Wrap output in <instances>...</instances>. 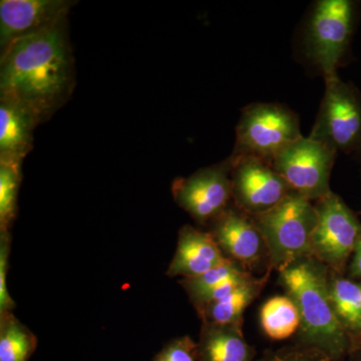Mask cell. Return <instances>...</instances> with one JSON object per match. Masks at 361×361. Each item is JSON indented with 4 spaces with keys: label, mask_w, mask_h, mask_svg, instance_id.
I'll return each instance as SVG.
<instances>
[{
    "label": "cell",
    "mask_w": 361,
    "mask_h": 361,
    "mask_svg": "<svg viewBox=\"0 0 361 361\" xmlns=\"http://www.w3.org/2000/svg\"><path fill=\"white\" fill-rule=\"evenodd\" d=\"M75 85L68 18L16 40L1 52L0 97L25 106L39 123L65 106Z\"/></svg>",
    "instance_id": "6da1fadb"
},
{
    "label": "cell",
    "mask_w": 361,
    "mask_h": 361,
    "mask_svg": "<svg viewBox=\"0 0 361 361\" xmlns=\"http://www.w3.org/2000/svg\"><path fill=\"white\" fill-rule=\"evenodd\" d=\"M329 270L313 257L299 259L279 271V282L300 313L302 345L314 348L329 360L341 357L351 337L341 326L329 292Z\"/></svg>",
    "instance_id": "7a4b0ae2"
},
{
    "label": "cell",
    "mask_w": 361,
    "mask_h": 361,
    "mask_svg": "<svg viewBox=\"0 0 361 361\" xmlns=\"http://www.w3.org/2000/svg\"><path fill=\"white\" fill-rule=\"evenodd\" d=\"M264 239L270 269L278 272L311 256L316 224L314 204L291 191L270 210L250 216Z\"/></svg>",
    "instance_id": "3957f363"
},
{
    "label": "cell",
    "mask_w": 361,
    "mask_h": 361,
    "mask_svg": "<svg viewBox=\"0 0 361 361\" xmlns=\"http://www.w3.org/2000/svg\"><path fill=\"white\" fill-rule=\"evenodd\" d=\"M298 116L283 104L256 103L242 111L233 157H253L272 163L285 148L302 137Z\"/></svg>",
    "instance_id": "277c9868"
},
{
    "label": "cell",
    "mask_w": 361,
    "mask_h": 361,
    "mask_svg": "<svg viewBox=\"0 0 361 361\" xmlns=\"http://www.w3.org/2000/svg\"><path fill=\"white\" fill-rule=\"evenodd\" d=\"M355 4L350 0H320L311 11L304 35L306 56L324 78L336 75L353 37Z\"/></svg>",
    "instance_id": "5b68a950"
},
{
    "label": "cell",
    "mask_w": 361,
    "mask_h": 361,
    "mask_svg": "<svg viewBox=\"0 0 361 361\" xmlns=\"http://www.w3.org/2000/svg\"><path fill=\"white\" fill-rule=\"evenodd\" d=\"M310 137L336 153L361 154V94L337 73L325 78L324 97Z\"/></svg>",
    "instance_id": "8992f818"
},
{
    "label": "cell",
    "mask_w": 361,
    "mask_h": 361,
    "mask_svg": "<svg viewBox=\"0 0 361 361\" xmlns=\"http://www.w3.org/2000/svg\"><path fill=\"white\" fill-rule=\"evenodd\" d=\"M314 206L316 224L311 256L330 272L341 275L361 241L360 222L334 192L316 201Z\"/></svg>",
    "instance_id": "52a82bcc"
},
{
    "label": "cell",
    "mask_w": 361,
    "mask_h": 361,
    "mask_svg": "<svg viewBox=\"0 0 361 361\" xmlns=\"http://www.w3.org/2000/svg\"><path fill=\"white\" fill-rule=\"evenodd\" d=\"M336 156L322 142L302 137L280 152L271 166L291 191L316 202L331 192L330 174Z\"/></svg>",
    "instance_id": "ba28073f"
},
{
    "label": "cell",
    "mask_w": 361,
    "mask_h": 361,
    "mask_svg": "<svg viewBox=\"0 0 361 361\" xmlns=\"http://www.w3.org/2000/svg\"><path fill=\"white\" fill-rule=\"evenodd\" d=\"M231 169L229 158L219 165L176 180L172 188L176 203L197 222H212L233 200Z\"/></svg>",
    "instance_id": "9c48e42d"
},
{
    "label": "cell",
    "mask_w": 361,
    "mask_h": 361,
    "mask_svg": "<svg viewBox=\"0 0 361 361\" xmlns=\"http://www.w3.org/2000/svg\"><path fill=\"white\" fill-rule=\"evenodd\" d=\"M229 158L233 200L242 212L249 216L264 213L290 193V188L270 164L253 157Z\"/></svg>",
    "instance_id": "30bf717a"
},
{
    "label": "cell",
    "mask_w": 361,
    "mask_h": 361,
    "mask_svg": "<svg viewBox=\"0 0 361 361\" xmlns=\"http://www.w3.org/2000/svg\"><path fill=\"white\" fill-rule=\"evenodd\" d=\"M75 2L68 0H1L0 49L16 40L42 32L68 18Z\"/></svg>",
    "instance_id": "8fae6325"
},
{
    "label": "cell",
    "mask_w": 361,
    "mask_h": 361,
    "mask_svg": "<svg viewBox=\"0 0 361 361\" xmlns=\"http://www.w3.org/2000/svg\"><path fill=\"white\" fill-rule=\"evenodd\" d=\"M210 234L223 254L251 273L268 258L264 239L250 216L238 208H227L210 222Z\"/></svg>",
    "instance_id": "7c38bea8"
},
{
    "label": "cell",
    "mask_w": 361,
    "mask_h": 361,
    "mask_svg": "<svg viewBox=\"0 0 361 361\" xmlns=\"http://www.w3.org/2000/svg\"><path fill=\"white\" fill-rule=\"evenodd\" d=\"M228 260L230 259L221 251L210 232L187 225L179 231L177 249L169 265L167 275L182 278L200 276Z\"/></svg>",
    "instance_id": "4fadbf2b"
},
{
    "label": "cell",
    "mask_w": 361,
    "mask_h": 361,
    "mask_svg": "<svg viewBox=\"0 0 361 361\" xmlns=\"http://www.w3.org/2000/svg\"><path fill=\"white\" fill-rule=\"evenodd\" d=\"M35 116L13 99L0 97V161L23 164L32 149Z\"/></svg>",
    "instance_id": "5bb4252c"
},
{
    "label": "cell",
    "mask_w": 361,
    "mask_h": 361,
    "mask_svg": "<svg viewBox=\"0 0 361 361\" xmlns=\"http://www.w3.org/2000/svg\"><path fill=\"white\" fill-rule=\"evenodd\" d=\"M197 350L199 361H251L253 356L239 325L203 323Z\"/></svg>",
    "instance_id": "9a60e30c"
},
{
    "label": "cell",
    "mask_w": 361,
    "mask_h": 361,
    "mask_svg": "<svg viewBox=\"0 0 361 361\" xmlns=\"http://www.w3.org/2000/svg\"><path fill=\"white\" fill-rule=\"evenodd\" d=\"M270 271L261 278L252 276L231 293L198 308L203 323L242 326L244 312L264 288Z\"/></svg>",
    "instance_id": "2e32d148"
},
{
    "label": "cell",
    "mask_w": 361,
    "mask_h": 361,
    "mask_svg": "<svg viewBox=\"0 0 361 361\" xmlns=\"http://www.w3.org/2000/svg\"><path fill=\"white\" fill-rule=\"evenodd\" d=\"M329 292L332 307L349 336H361V282L330 272Z\"/></svg>",
    "instance_id": "e0dca14e"
},
{
    "label": "cell",
    "mask_w": 361,
    "mask_h": 361,
    "mask_svg": "<svg viewBox=\"0 0 361 361\" xmlns=\"http://www.w3.org/2000/svg\"><path fill=\"white\" fill-rule=\"evenodd\" d=\"M263 332L273 341H284L299 331L300 313L288 295L268 299L260 310Z\"/></svg>",
    "instance_id": "ac0fdd59"
},
{
    "label": "cell",
    "mask_w": 361,
    "mask_h": 361,
    "mask_svg": "<svg viewBox=\"0 0 361 361\" xmlns=\"http://www.w3.org/2000/svg\"><path fill=\"white\" fill-rule=\"evenodd\" d=\"M37 344V337L13 311L0 313V361H27Z\"/></svg>",
    "instance_id": "d6986e66"
},
{
    "label": "cell",
    "mask_w": 361,
    "mask_h": 361,
    "mask_svg": "<svg viewBox=\"0 0 361 361\" xmlns=\"http://www.w3.org/2000/svg\"><path fill=\"white\" fill-rule=\"evenodd\" d=\"M247 272L248 271L242 268L234 261L228 260L224 264L218 266L200 276L182 278L180 283L184 287L195 308H197L205 301L209 294L218 288L220 285Z\"/></svg>",
    "instance_id": "ffe728a7"
},
{
    "label": "cell",
    "mask_w": 361,
    "mask_h": 361,
    "mask_svg": "<svg viewBox=\"0 0 361 361\" xmlns=\"http://www.w3.org/2000/svg\"><path fill=\"white\" fill-rule=\"evenodd\" d=\"M20 164L0 161V233H8L18 210Z\"/></svg>",
    "instance_id": "44dd1931"
},
{
    "label": "cell",
    "mask_w": 361,
    "mask_h": 361,
    "mask_svg": "<svg viewBox=\"0 0 361 361\" xmlns=\"http://www.w3.org/2000/svg\"><path fill=\"white\" fill-rule=\"evenodd\" d=\"M197 344L189 336L171 341L157 356L156 361H198Z\"/></svg>",
    "instance_id": "7402d4cb"
},
{
    "label": "cell",
    "mask_w": 361,
    "mask_h": 361,
    "mask_svg": "<svg viewBox=\"0 0 361 361\" xmlns=\"http://www.w3.org/2000/svg\"><path fill=\"white\" fill-rule=\"evenodd\" d=\"M11 252V235L0 233V313L13 311L14 301L7 290V270Z\"/></svg>",
    "instance_id": "603a6c76"
},
{
    "label": "cell",
    "mask_w": 361,
    "mask_h": 361,
    "mask_svg": "<svg viewBox=\"0 0 361 361\" xmlns=\"http://www.w3.org/2000/svg\"><path fill=\"white\" fill-rule=\"evenodd\" d=\"M329 358L314 348L302 345L301 349L278 353L268 361H329Z\"/></svg>",
    "instance_id": "cb8c5ba5"
},
{
    "label": "cell",
    "mask_w": 361,
    "mask_h": 361,
    "mask_svg": "<svg viewBox=\"0 0 361 361\" xmlns=\"http://www.w3.org/2000/svg\"><path fill=\"white\" fill-rule=\"evenodd\" d=\"M350 274L353 277L361 279V241L356 247L355 253H353V262L350 265Z\"/></svg>",
    "instance_id": "d4e9b609"
}]
</instances>
